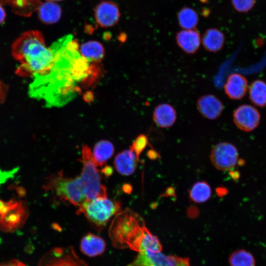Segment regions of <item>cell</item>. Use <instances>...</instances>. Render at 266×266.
I'll list each match as a JSON object with an SVG mask.
<instances>
[{
  "label": "cell",
  "mask_w": 266,
  "mask_h": 266,
  "mask_svg": "<svg viewBox=\"0 0 266 266\" xmlns=\"http://www.w3.org/2000/svg\"><path fill=\"white\" fill-rule=\"evenodd\" d=\"M17 192L20 196H24L26 194L25 190L22 187H18L17 188Z\"/></svg>",
  "instance_id": "34"
},
{
  "label": "cell",
  "mask_w": 266,
  "mask_h": 266,
  "mask_svg": "<svg viewBox=\"0 0 266 266\" xmlns=\"http://www.w3.org/2000/svg\"><path fill=\"white\" fill-rule=\"evenodd\" d=\"M126 266H191L189 259L161 252L146 250L137 253L134 259Z\"/></svg>",
  "instance_id": "7"
},
{
  "label": "cell",
  "mask_w": 266,
  "mask_h": 266,
  "mask_svg": "<svg viewBox=\"0 0 266 266\" xmlns=\"http://www.w3.org/2000/svg\"><path fill=\"white\" fill-rule=\"evenodd\" d=\"M201 41L204 48L206 51L216 53L220 51L224 46V34L217 29L210 28L203 33Z\"/></svg>",
  "instance_id": "20"
},
{
  "label": "cell",
  "mask_w": 266,
  "mask_h": 266,
  "mask_svg": "<svg viewBox=\"0 0 266 266\" xmlns=\"http://www.w3.org/2000/svg\"><path fill=\"white\" fill-rule=\"evenodd\" d=\"M6 17V13L5 10L0 4V25H1L4 21Z\"/></svg>",
  "instance_id": "32"
},
{
  "label": "cell",
  "mask_w": 266,
  "mask_h": 266,
  "mask_svg": "<svg viewBox=\"0 0 266 266\" xmlns=\"http://www.w3.org/2000/svg\"><path fill=\"white\" fill-rule=\"evenodd\" d=\"M179 25L184 29H194L199 22V16L196 11L188 7H184L177 13Z\"/></svg>",
  "instance_id": "25"
},
{
  "label": "cell",
  "mask_w": 266,
  "mask_h": 266,
  "mask_svg": "<svg viewBox=\"0 0 266 266\" xmlns=\"http://www.w3.org/2000/svg\"><path fill=\"white\" fill-rule=\"evenodd\" d=\"M249 98L255 105L263 107L266 105V83L256 80L249 87Z\"/></svg>",
  "instance_id": "24"
},
{
  "label": "cell",
  "mask_w": 266,
  "mask_h": 266,
  "mask_svg": "<svg viewBox=\"0 0 266 266\" xmlns=\"http://www.w3.org/2000/svg\"><path fill=\"white\" fill-rule=\"evenodd\" d=\"M120 211L119 201L104 198L86 200L78 208L76 213L83 214L97 231H101L110 218Z\"/></svg>",
  "instance_id": "5"
},
{
  "label": "cell",
  "mask_w": 266,
  "mask_h": 266,
  "mask_svg": "<svg viewBox=\"0 0 266 266\" xmlns=\"http://www.w3.org/2000/svg\"><path fill=\"white\" fill-rule=\"evenodd\" d=\"M233 7L238 12H246L253 7L255 0H231Z\"/></svg>",
  "instance_id": "29"
},
{
  "label": "cell",
  "mask_w": 266,
  "mask_h": 266,
  "mask_svg": "<svg viewBox=\"0 0 266 266\" xmlns=\"http://www.w3.org/2000/svg\"><path fill=\"white\" fill-rule=\"evenodd\" d=\"M145 225L141 216L130 209L119 212L112 221L109 235L114 247L127 248V243L137 231Z\"/></svg>",
  "instance_id": "4"
},
{
  "label": "cell",
  "mask_w": 266,
  "mask_h": 266,
  "mask_svg": "<svg viewBox=\"0 0 266 266\" xmlns=\"http://www.w3.org/2000/svg\"><path fill=\"white\" fill-rule=\"evenodd\" d=\"M248 88V81L246 77L237 73L230 74L224 87L226 95L234 100L242 99L246 95Z\"/></svg>",
  "instance_id": "14"
},
{
  "label": "cell",
  "mask_w": 266,
  "mask_h": 266,
  "mask_svg": "<svg viewBox=\"0 0 266 266\" xmlns=\"http://www.w3.org/2000/svg\"><path fill=\"white\" fill-rule=\"evenodd\" d=\"M114 148L113 144L107 140H101L97 142L92 152L94 160L98 166H102L111 157Z\"/></svg>",
  "instance_id": "23"
},
{
  "label": "cell",
  "mask_w": 266,
  "mask_h": 266,
  "mask_svg": "<svg viewBox=\"0 0 266 266\" xmlns=\"http://www.w3.org/2000/svg\"><path fill=\"white\" fill-rule=\"evenodd\" d=\"M38 17L40 21L45 24L57 23L61 18L62 9L59 5L47 1L41 3L38 9Z\"/></svg>",
  "instance_id": "22"
},
{
  "label": "cell",
  "mask_w": 266,
  "mask_h": 266,
  "mask_svg": "<svg viewBox=\"0 0 266 266\" xmlns=\"http://www.w3.org/2000/svg\"><path fill=\"white\" fill-rule=\"evenodd\" d=\"M96 22L102 28L115 26L119 20L120 12L117 4L111 1H102L94 9Z\"/></svg>",
  "instance_id": "12"
},
{
  "label": "cell",
  "mask_w": 266,
  "mask_h": 266,
  "mask_svg": "<svg viewBox=\"0 0 266 266\" xmlns=\"http://www.w3.org/2000/svg\"><path fill=\"white\" fill-rule=\"evenodd\" d=\"M103 173L106 176H109L112 173V169L111 167L105 166L102 170Z\"/></svg>",
  "instance_id": "33"
},
{
  "label": "cell",
  "mask_w": 266,
  "mask_h": 266,
  "mask_svg": "<svg viewBox=\"0 0 266 266\" xmlns=\"http://www.w3.org/2000/svg\"><path fill=\"white\" fill-rule=\"evenodd\" d=\"M12 54L20 63L16 73L23 76L45 74L53 64V52L46 46L43 34L36 30L19 36L12 45Z\"/></svg>",
  "instance_id": "2"
},
{
  "label": "cell",
  "mask_w": 266,
  "mask_h": 266,
  "mask_svg": "<svg viewBox=\"0 0 266 266\" xmlns=\"http://www.w3.org/2000/svg\"><path fill=\"white\" fill-rule=\"evenodd\" d=\"M0 266H25V265L18 261L13 260L1 264Z\"/></svg>",
  "instance_id": "31"
},
{
  "label": "cell",
  "mask_w": 266,
  "mask_h": 266,
  "mask_svg": "<svg viewBox=\"0 0 266 266\" xmlns=\"http://www.w3.org/2000/svg\"><path fill=\"white\" fill-rule=\"evenodd\" d=\"M28 216V209L24 201L11 200L7 211L0 216V230L5 232L14 231L24 225Z\"/></svg>",
  "instance_id": "9"
},
{
  "label": "cell",
  "mask_w": 266,
  "mask_h": 266,
  "mask_svg": "<svg viewBox=\"0 0 266 266\" xmlns=\"http://www.w3.org/2000/svg\"><path fill=\"white\" fill-rule=\"evenodd\" d=\"M39 266H88L71 246L56 247L43 258Z\"/></svg>",
  "instance_id": "8"
},
{
  "label": "cell",
  "mask_w": 266,
  "mask_h": 266,
  "mask_svg": "<svg viewBox=\"0 0 266 266\" xmlns=\"http://www.w3.org/2000/svg\"><path fill=\"white\" fill-rule=\"evenodd\" d=\"M46 191H52L62 201H66L78 208L86 200L80 176L65 177L62 172L47 178L43 186Z\"/></svg>",
  "instance_id": "3"
},
{
  "label": "cell",
  "mask_w": 266,
  "mask_h": 266,
  "mask_svg": "<svg viewBox=\"0 0 266 266\" xmlns=\"http://www.w3.org/2000/svg\"><path fill=\"white\" fill-rule=\"evenodd\" d=\"M197 107L203 117L209 120L218 118L224 110L222 101L215 96L210 94L200 96L197 100Z\"/></svg>",
  "instance_id": "13"
},
{
  "label": "cell",
  "mask_w": 266,
  "mask_h": 266,
  "mask_svg": "<svg viewBox=\"0 0 266 266\" xmlns=\"http://www.w3.org/2000/svg\"><path fill=\"white\" fill-rule=\"evenodd\" d=\"M79 51L81 55L89 63L100 62L105 53L102 45L95 40L88 41L81 44Z\"/></svg>",
  "instance_id": "21"
},
{
  "label": "cell",
  "mask_w": 266,
  "mask_h": 266,
  "mask_svg": "<svg viewBox=\"0 0 266 266\" xmlns=\"http://www.w3.org/2000/svg\"><path fill=\"white\" fill-rule=\"evenodd\" d=\"M233 121L240 130L246 132L253 131L259 125L261 115L258 110L249 104H242L234 111Z\"/></svg>",
  "instance_id": "11"
},
{
  "label": "cell",
  "mask_w": 266,
  "mask_h": 266,
  "mask_svg": "<svg viewBox=\"0 0 266 266\" xmlns=\"http://www.w3.org/2000/svg\"><path fill=\"white\" fill-rule=\"evenodd\" d=\"M0 2L9 6L16 14L25 17H30L42 3L41 0H0Z\"/></svg>",
  "instance_id": "19"
},
{
  "label": "cell",
  "mask_w": 266,
  "mask_h": 266,
  "mask_svg": "<svg viewBox=\"0 0 266 266\" xmlns=\"http://www.w3.org/2000/svg\"><path fill=\"white\" fill-rule=\"evenodd\" d=\"M11 203V200L4 202L0 199V216L4 214L8 209Z\"/></svg>",
  "instance_id": "30"
},
{
  "label": "cell",
  "mask_w": 266,
  "mask_h": 266,
  "mask_svg": "<svg viewBox=\"0 0 266 266\" xmlns=\"http://www.w3.org/2000/svg\"><path fill=\"white\" fill-rule=\"evenodd\" d=\"M148 143V140L147 136L144 134H141L135 139L132 146H131L134 152L138 161H139L140 155L145 149Z\"/></svg>",
  "instance_id": "28"
},
{
  "label": "cell",
  "mask_w": 266,
  "mask_h": 266,
  "mask_svg": "<svg viewBox=\"0 0 266 266\" xmlns=\"http://www.w3.org/2000/svg\"><path fill=\"white\" fill-rule=\"evenodd\" d=\"M211 195L210 186L205 181L196 182L189 191L190 199L197 203H202L207 201Z\"/></svg>",
  "instance_id": "26"
},
{
  "label": "cell",
  "mask_w": 266,
  "mask_h": 266,
  "mask_svg": "<svg viewBox=\"0 0 266 266\" xmlns=\"http://www.w3.org/2000/svg\"><path fill=\"white\" fill-rule=\"evenodd\" d=\"M229 262L230 266H256L253 255L244 249H238L233 252L230 256Z\"/></svg>",
  "instance_id": "27"
},
{
  "label": "cell",
  "mask_w": 266,
  "mask_h": 266,
  "mask_svg": "<svg viewBox=\"0 0 266 266\" xmlns=\"http://www.w3.org/2000/svg\"><path fill=\"white\" fill-rule=\"evenodd\" d=\"M152 118L155 123L162 128H167L176 122L177 114L175 108L168 103H161L154 109Z\"/></svg>",
  "instance_id": "17"
},
{
  "label": "cell",
  "mask_w": 266,
  "mask_h": 266,
  "mask_svg": "<svg viewBox=\"0 0 266 266\" xmlns=\"http://www.w3.org/2000/svg\"><path fill=\"white\" fill-rule=\"evenodd\" d=\"M210 161L218 170L226 171L234 167L237 163L238 153L236 148L232 143L220 142L212 149Z\"/></svg>",
  "instance_id": "10"
},
{
  "label": "cell",
  "mask_w": 266,
  "mask_h": 266,
  "mask_svg": "<svg viewBox=\"0 0 266 266\" xmlns=\"http://www.w3.org/2000/svg\"><path fill=\"white\" fill-rule=\"evenodd\" d=\"M47 1H52V2H56V1H62L63 0H46Z\"/></svg>",
  "instance_id": "35"
},
{
  "label": "cell",
  "mask_w": 266,
  "mask_h": 266,
  "mask_svg": "<svg viewBox=\"0 0 266 266\" xmlns=\"http://www.w3.org/2000/svg\"><path fill=\"white\" fill-rule=\"evenodd\" d=\"M175 39L178 47L189 54L197 51L201 41L200 34L196 29L179 31L176 34Z\"/></svg>",
  "instance_id": "15"
},
{
  "label": "cell",
  "mask_w": 266,
  "mask_h": 266,
  "mask_svg": "<svg viewBox=\"0 0 266 266\" xmlns=\"http://www.w3.org/2000/svg\"><path fill=\"white\" fill-rule=\"evenodd\" d=\"M80 248L84 255L90 257H94L100 256L104 252L106 243L100 236L88 233L82 238Z\"/></svg>",
  "instance_id": "16"
},
{
  "label": "cell",
  "mask_w": 266,
  "mask_h": 266,
  "mask_svg": "<svg viewBox=\"0 0 266 266\" xmlns=\"http://www.w3.org/2000/svg\"><path fill=\"white\" fill-rule=\"evenodd\" d=\"M50 48L53 65L46 73L33 76L28 93L47 106H60L75 96L79 91L77 84L91 79L96 68L81 55L77 42L70 35L57 40Z\"/></svg>",
  "instance_id": "1"
},
{
  "label": "cell",
  "mask_w": 266,
  "mask_h": 266,
  "mask_svg": "<svg viewBox=\"0 0 266 266\" xmlns=\"http://www.w3.org/2000/svg\"><path fill=\"white\" fill-rule=\"evenodd\" d=\"M81 162L83 168L79 176L86 200L107 198L106 187L101 183L98 166L92 152L87 145L82 147Z\"/></svg>",
  "instance_id": "6"
},
{
  "label": "cell",
  "mask_w": 266,
  "mask_h": 266,
  "mask_svg": "<svg viewBox=\"0 0 266 266\" xmlns=\"http://www.w3.org/2000/svg\"><path fill=\"white\" fill-rule=\"evenodd\" d=\"M138 160L130 147V149L119 153L114 160V166L117 171L124 175H130L135 171Z\"/></svg>",
  "instance_id": "18"
}]
</instances>
